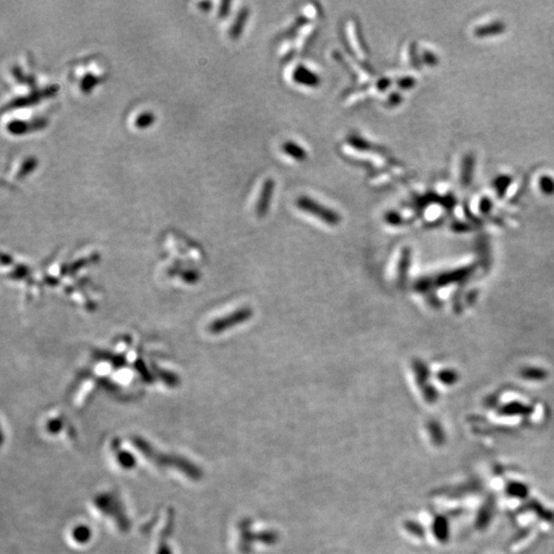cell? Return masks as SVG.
I'll use <instances>...</instances> for the list:
<instances>
[{
	"label": "cell",
	"mask_w": 554,
	"mask_h": 554,
	"mask_svg": "<svg viewBox=\"0 0 554 554\" xmlns=\"http://www.w3.org/2000/svg\"><path fill=\"white\" fill-rule=\"evenodd\" d=\"M298 208L301 209L302 211H307L310 215L318 218L321 221L325 222V224L329 226L339 225L341 222V217L338 215V213L334 211L333 209L325 208L323 204H319L318 202H314L306 196H302L297 202Z\"/></svg>",
	"instance_id": "cell-1"
},
{
	"label": "cell",
	"mask_w": 554,
	"mask_h": 554,
	"mask_svg": "<svg viewBox=\"0 0 554 554\" xmlns=\"http://www.w3.org/2000/svg\"><path fill=\"white\" fill-rule=\"evenodd\" d=\"M253 314L254 312L251 308H240V309L236 310V312L232 313L229 316L216 321V323L211 325V329H213V333H221V332L225 331V329H228L229 327H234V325H242V323L251 319Z\"/></svg>",
	"instance_id": "cell-2"
},
{
	"label": "cell",
	"mask_w": 554,
	"mask_h": 554,
	"mask_svg": "<svg viewBox=\"0 0 554 554\" xmlns=\"http://www.w3.org/2000/svg\"><path fill=\"white\" fill-rule=\"evenodd\" d=\"M274 183L272 180H267L264 184L259 202H258L257 211L260 217H264L269 209L270 200L274 193Z\"/></svg>",
	"instance_id": "cell-3"
},
{
	"label": "cell",
	"mask_w": 554,
	"mask_h": 554,
	"mask_svg": "<svg viewBox=\"0 0 554 554\" xmlns=\"http://www.w3.org/2000/svg\"><path fill=\"white\" fill-rule=\"evenodd\" d=\"M505 26L503 23L496 22L493 24L486 25V26L479 27L475 30V35L477 36H490L499 35L504 30Z\"/></svg>",
	"instance_id": "cell-4"
},
{
	"label": "cell",
	"mask_w": 554,
	"mask_h": 554,
	"mask_svg": "<svg viewBox=\"0 0 554 554\" xmlns=\"http://www.w3.org/2000/svg\"><path fill=\"white\" fill-rule=\"evenodd\" d=\"M283 150H285V153L289 154L292 157L296 158V160H304L306 156H307L305 150L302 149L297 144L292 143V142L285 143V145H283Z\"/></svg>",
	"instance_id": "cell-5"
},
{
	"label": "cell",
	"mask_w": 554,
	"mask_h": 554,
	"mask_svg": "<svg viewBox=\"0 0 554 554\" xmlns=\"http://www.w3.org/2000/svg\"><path fill=\"white\" fill-rule=\"evenodd\" d=\"M297 80L301 84H308V86H316L318 84V78L307 69H302L297 72Z\"/></svg>",
	"instance_id": "cell-6"
},
{
	"label": "cell",
	"mask_w": 554,
	"mask_h": 554,
	"mask_svg": "<svg viewBox=\"0 0 554 554\" xmlns=\"http://www.w3.org/2000/svg\"><path fill=\"white\" fill-rule=\"evenodd\" d=\"M410 254L409 251H405L401 256V262L399 266V283H403L405 280V276H407L408 266H409Z\"/></svg>",
	"instance_id": "cell-7"
},
{
	"label": "cell",
	"mask_w": 554,
	"mask_h": 554,
	"mask_svg": "<svg viewBox=\"0 0 554 554\" xmlns=\"http://www.w3.org/2000/svg\"><path fill=\"white\" fill-rule=\"evenodd\" d=\"M473 169V158L472 156H468L465 160L464 166H463V175L462 181L464 184L470 183L471 175H472Z\"/></svg>",
	"instance_id": "cell-8"
},
{
	"label": "cell",
	"mask_w": 554,
	"mask_h": 554,
	"mask_svg": "<svg viewBox=\"0 0 554 554\" xmlns=\"http://www.w3.org/2000/svg\"><path fill=\"white\" fill-rule=\"evenodd\" d=\"M540 188L541 190L545 192L547 194H551L554 192V180L551 177H548V175H544V177L541 178L540 182Z\"/></svg>",
	"instance_id": "cell-9"
},
{
	"label": "cell",
	"mask_w": 554,
	"mask_h": 554,
	"mask_svg": "<svg viewBox=\"0 0 554 554\" xmlns=\"http://www.w3.org/2000/svg\"><path fill=\"white\" fill-rule=\"evenodd\" d=\"M509 184H510V178L501 177L499 178L498 180H496V183H495V185H496L497 189L501 190L506 189L507 186H508Z\"/></svg>",
	"instance_id": "cell-10"
},
{
	"label": "cell",
	"mask_w": 554,
	"mask_h": 554,
	"mask_svg": "<svg viewBox=\"0 0 554 554\" xmlns=\"http://www.w3.org/2000/svg\"><path fill=\"white\" fill-rule=\"evenodd\" d=\"M247 18V14H245V12H242V15H240V22L236 23V27H234L233 35L236 36H238L240 35V31L242 29V23L245 22V19Z\"/></svg>",
	"instance_id": "cell-11"
},
{
	"label": "cell",
	"mask_w": 554,
	"mask_h": 554,
	"mask_svg": "<svg viewBox=\"0 0 554 554\" xmlns=\"http://www.w3.org/2000/svg\"><path fill=\"white\" fill-rule=\"evenodd\" d=\"M387 222L392 225H399L401 223V217L397 213H390L386 216Z\"/></svg>",
	"instance_id": "cell-12"
},
{
	"label": "cell",
	"mask_w": 554,
	"mask_h": 554,
	"mask_svg": "<svg viewBox=\"0 0 554 554\" xmlns=\"http://www.w3.org/2000/svg\"><path fill=\"white\" fill-rule=\"evenodd\" d=\"M401 86L403 88H412L415 84V80L413 78H407V79L401 80Z\"/></svg>",
	"instance_id": "cell-13"
}]
</instances>
